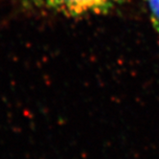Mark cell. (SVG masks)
Instances as JSON below:
<instances>
[{
    "label": "cell",
    "instance_id": "cell-1",
    "mask_svg": "<svg viewBox=\"0 0 159 159\" xmlns=\"http://www.w3.org/2000/svg\"><path fill=\"white\" fill-rule=\"evenodd\" d=\"M16 12L26 15L84 18L113 14L126 0H1Z\"/></svg>",
    "mask_w": 159,
    "mask_h": 159
},
{
    "label": "cell",
    "instance_id": "cell-2",
    "mask_svg": "<svg viewBox=\"0 0 159 159\" xmlns=\"http://www.w3.org/2000/svg\"><path fill=\"white\" fill-rule=\"evenodd\" d=\"M152 27L159 38V0H145Z\"/></svg>",
    "mask_w": 159,
    "mask_h": 159
}]
</instances>
